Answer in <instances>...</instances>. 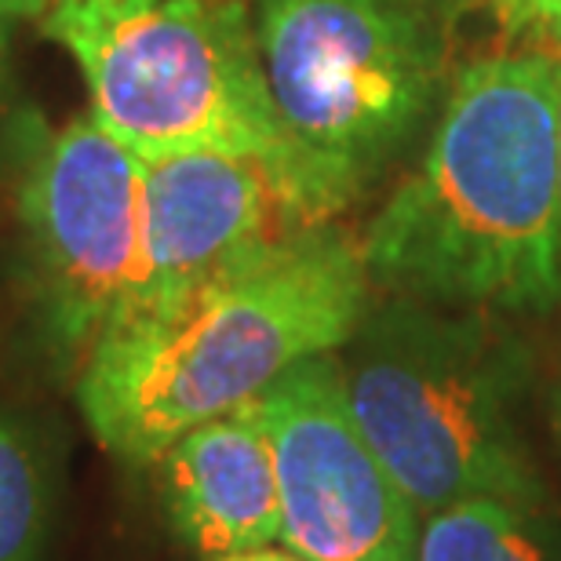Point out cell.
<instances>
[{"label":"cell","instance_id":"obj_1","mask_svg":"<svg viewBox=\"0 0 561 561\" xmlns=\"http://www.w3.org/2000/svg\"><path fill=\"white\" fill-rule=\"evenodd\" d=\"M373 291L448 310L551 313L558 59L489 55L448 81L423 157L362 238Z\"/></svg>","mask_w":561,"mask_h":561},{"label":"cell","instance_id":"obj_2","mask_svg":"<svg viewBox=\"0 0 561 561\" xmlns=\"http://www.w3.org/2000/svg\"><path fill=\"white\" fill-rule=\"evenodd\" d=\"M373 299L362 241L335 222L299 230L175 310L110 324L81 368L77 401L106 453L146 467L302 357L335 354Z\"/></svg>","mask_w":561,"mask_h":561},{"label":"cell","instance_id":"obj_3","mask_svg":"<svg viewBox=\"0 0 561 561\" xmlns=\"http://www.w3.org/2000/svg\"><path fill=\"white\" fill-rule=\"evenodd\" d=\"M335 354L365 442L420 518L470 500L551 507L525 431L536 346L503 313L383 296Z\"/></svg>","mask_w":561,"mask_h":561},{"label":"cell","instance_id":"obj_4","mask_svg":"<svg viewBox=\"0 0 561 561\" xmlns=\"http://www.w3.org/2000/svg\"><path fill=\"white\" fill-rule=\"evenodd\" d=\"M416 0H255V44L288 146L285 201L329 227L434 128L445 44Z\"/></svg>","mask_w":561,"mask_h":561},{"label":"cell","instance_id":"obj_5","mask_svg":"<svg viewBox=\"0 0 561 561\" xmlns=\"http://www.w3.org/2000/svg\"><path fill=\"white\" fill-rule=\"evenodd\" d=\"M41 30L81 66L92 117L142 161L252 157L285 197L288 146L244 0H59Z\"/></svg>","mask_w":561,"mask_h":561},{"label":"cell","instance_id":"obj_6","mask_svg":"<svg viewBox=\"0 0 561 561\" xmlns=\"http://www.w3.org/2000/svg\"><path fill=\"white\" fill-rule=\"evenodd\" d=\"M22 271L44 351L70 368L142 285V157L77 117L22 139Z\"/></svg>","mask_w":561,"mask_h":561},{"label":"cell","instance_id":"obj_7","mask_svg":"<svg viewBox=\"0 0 561 561\" xmlns=\"http://www.w3.org/2000/svg\"><path fill=\"white\" fill-rule=\"evenodd\" d=\"M274 445L280 540L307 561H416L420 514L346 401L340 354H313L252 398Z\"/></svg>","mask_w":561,"mask_h":561},{"label":"cell","instance_id":"obj_8","mask_svg":"<svg viewBox=\"0 0 561 561\" xmlns=\"http://www.w3.org/2000/svg\"><path fill=\"white\" fill-rule=\"evenodd\" d=\"M299 230L310 227L291 216L271 168L252 157L175 153L142 161L146 266L136 299L117 321L175 310L208 280Z\"/></svg>","mask_w":561,"mask_h":561},{"label":"cell","instance_id":"obj_9","mask_svg":"<svg viewBox=\"0 0 561 561\" xmlns=\"http://www.w3.org/2000/svg\"><path fill=\"white\" fill-rule=\"evenodd\" d=\"M153 463L168 525L194 558L222 561L280 540L274 445L252 401L197 423Z\"/></svg>","mask_w":561,"mask_h":561},{"label":"cell","instance_id":"obj_10","mask_svg":"<svg viewBox=\"0 0 561 561\" xmlns=\"http://www.w3.org/2000/svg\"><path fill=\"white\" fill-rule=\"evenodd\" d=\"M416 561H561V518L551 507L456 503L423 518Z\"/></svg>","mask_w":561,"mask_h":561},{"label":"cell","instance_id":"obj_11","mask_svg":"<svg viewBox=\"0 0 561 561\" xmlns=\"http://www.w3.org/2000/svg\"><path fill=\"white\" fill-rule=\"evenodd\" d=\"M55 463L30 416L0 401V561H48Z\"/></svg>","mask_w":561,"mask_h":561},{"label":"cell","instance_id":"obj_12","mask_svg":"<svg viewBox=\"0 0 561 561\" xmlns=\"http://www.w3.org/2000/svg\"><path fill=\"white\" fill-rule=\"evenodd\" d=\"M503 30L511 37H536V19H540V0H492Z\"/></svg>","mask_w":561,"mask_h":561},{"label":"cell","instance_id":"obj_13","mask_svg":"<svg viewBox=\"0 0 561 561\" xmlns=\"http://www.w3.org/2000/svg\"><path fill=\"white\" fill-rule=\"evenodd\" d=\"M536 37L547 48L561 55V0H540V19H536Z\"/></svg>","mask_w":561,"mask_h":561},{"label":"cell","instance_id":"obj_14","mask_svg":"<svg viewBox=\"0 0 561 561\" xmlns=\"http://www.w3.org/2000/svg\"><path fill=\"white\" fill-rule=\"evenodd\" d=\"M11 19H44L59 0H0Z\"/></svg>","mask_w":561,"mask_h":561},{"label":"cell","instance_id":"obj_15","mask_svg":"<svg viewBox=\"0 0 561 561\" xmlns=\"http://www.w3.org/2000/svg\"><path fill=\"white\" fill-rule=\"evenodd\" d=\"M8 22L11 15L4 11V4H0V103H4V95H8Z\"/></svg>","mask_w":561,"mask_h":561},{"label":"cell","instance_id":"obj_16","mask_svg":"<svg viewBox=\"0 0 561 561\" xmlns=\"http://www.w3.org/2000/svg\"><path fill=\"white\" fill-rule=\"evenodd\" d=\"M222 561H307V558H299L296 551H277V547H260V551L233 554V558H222Z\"/></svg>","mask_w":561,"mask_h":561},{"label":"cell","instance_id":"obj_17","mask_svg":"<svg viewBox=\"0 0 561 561\" xmlns=\"http://www.w3.org/2000/svg\"><path fill=\"white\" fill-rule=\"evenodd\" d=\"M416 4H423L426 11H431V15L445 19V15H459V11L474 8L478 0H416Z\"/></svg>","mask_w":561,"mask_h":561},{"label":"cell","instance_id":"obj_18","mask_svg":"<svg viewBox=\"0 0 561 561\" xmlns=\"http://www.w3.org/2000/svg\"><path fill=\"white\" fill-rule=\"evenodd\" d=\"M558 252H561V59H558Z\"/></svg>","mask_w":561,"mask_h":561},{"label":"cell","instance_id":"obj_19","mask_svg":"<svg viewBox=\"0 0 561 561\" xmlns=\"http://www.w3.org/2000/svg\"><path fill=\"white\" fill-rule=\"evenodd\" d=\"M551 434H554V448H558V459H561V383L554 387V394H551Z\"/></svg>","mask_w":561,"mask_h":561}]
</instances>
